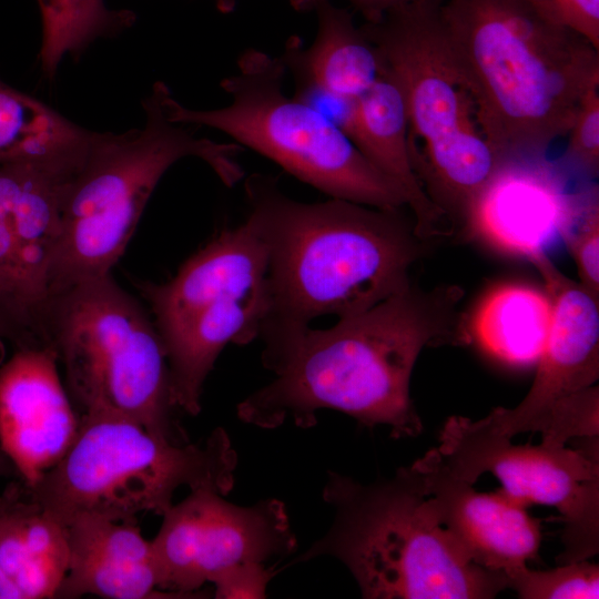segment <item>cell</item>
Here are the masks:
<instances>
[{"instance_id":"cb8c5ba5","label":"cell","mask_w":599,"mask_h":599,"mask_svg":"<svg viewBox=\"0 0 599 599\" xmlns=\"http://www.w3.org/2000/svg\"><path fill=\"white\" fill-rule=\"evenodd\" d=\"M42 18L39 59L42 70L53 77L67 54L83 50L100 37L126 28L130 11L109 9L103 0H37Z\"/></svg>"},{"instance_id":"6da1fadb","label":"cell","mask_w":599,"mask_h":599,"mask_svg":"<svg viewBox=\"0 0 599 599\" xmlns=\"http://www.w3.org/2000/svg\"><path fill=\"white\" fill-rule=\"evenodd\" d=\"M463 296L458 285L424 288L413 281L329 328L261 335L262 363L274 378L237 405L238 418L264 429L286 420L309 428L318 410L334 409L368 427H389L396 438L418 436L412 373L424 348L469 342Z\"/></svg>"},{"instance_id":"7a4b0ae2","label":"cell","mask_w":599,"mask_h":599,"mask_svg":"<svg viewBox=\"0 0 599 599\" xmlns=\"http://www.w3.org/2000/svg\"><path fill=\"white\" fill-rule=\"evenodd\" d=\"M244 190L245 221L267 250L271 307L260 336L370 308L413 282L412 268L433 245L406 206L298 202L263 174L250 175Z\"/></svg>"},{"instance_id":"4dcf8cb0","label":"cell","mask_w":599,"mask_h":599,"mask_svg":"<svg viewBox=\"0 0 599 599\" xmlns=\"http://www.w3.org/2000/svg\"><path fill=\"white\" fill-rule=\"evenodd\" d=\"M274 576L265 564H244L222 575L212 585L220 599L265 598L268 581Z\"/></svg>"},{"instance_id":"2e32d148","label":"cell","mask_w":599,"mask_h":599,"mask_svg":"<svg viewBox=\"0 0 599 599\" xmlns=\"http://www.w3.org/2000/svg\"><path fill=\"white\" fill-rule=\"evenodd\" d=\"M413 465L435 517L468 560L505 573L537 557L540 522L525 505L501 489L477 491L448 470L435 449Z\"/></svg>"},{"instance_id":"3957f363","label":"cell","mask_w":599,"mask_h":599,"mask_svg":"<svg viewBox=\"0 0 599 599\" xmlns=\"http://www.w3.org/2000/svg\"><path fill=\"white\" fill-rule=\"evenodd\" d=\"M440 17L504 166L547 158L599 85V49L528 0H443Z\"/></svg>"},{"instance_id":"8fae6325","label":"cell","mask_w":599,"mask_h":599,"mask_svg":"<svg viewBox=\"0 0 599 599\" xmlns=\"http://www.w3.org/2000/svg\"><path fill=\"white\" fill-rule=\"evenodd\" d=\"M435 448L454 475L474 484L487 471L526 507H555L564 522L561 564L588 560L599 550V461L565 446L514 445L478 420L451 416Z\"/></svg>"},{"instance_id":"5b68a950","label":"cell","mask_w":599,"mask_h":599,"mask_svg":"<svg viewBox=\"0 0 599 599\" xmlns=\"http://www.w3.org/2000/svg\"><path fill=\"white\" fill-rule=\"evenodd\" d=\"M142 128L120 134L93 132L65 184L59 233L48 275L49 302L87 280L111 274L164 173L179 160L205 162L227 186L244 175L237 144L197 138L171 121L162 82L143 102Z\"/></svg>"},{"instance_id":"9c48e42d","label":"cell","mask_w":599,"mask_h":599,"mask_svg":"<svg viewBox=\"0 0 599 599\" xmlns=\"http://www.w3.org/2000/svg\"><path fill=\"white\" fill-rule=\"evenodd\" d=\"M283 59L250 50L222 88L231 103L190 109L162 83L167 118L209 126L271 159L290 174L334 199L379 209L404 207L400 189L384 175L336 125L283 90Z\"/></svg>"},{"instance_id":"7c38bea8","label":"cell","mask_w":599,"mask_h":599,"mask_svg":"<svg viewBox=\"0 0 599 599\" xmlns=\"http://www.w3.org/2000/svg\"><path fill=\"white\" fill-rule=\"evenodd\" d=\"M151 540L160 589L194 598L200 588L244 564H265L295 551L297 540L284 502L238 506L210 489L190 495L162 516Z\"/></svg>"},{"instance_id":"52a82bcc","label":"cell","mask_w":599,"mask_h":599,"mask_svg":"<svg viewBox=\"0 0 599 599\" xmlns=\"http://www.w3.org/2000/svg\"><path fill=\"white\" fill-rule=\"evenodd\" d=\"M236 465L222 427L202 443L173 444L130 417L91 410L80 415L77 436L60 461L24 486L63 526L80 515L136 522L142 514L162 517L184 486L226 496Z\"/></svg>"},{"instance_id":"30bf717a","label":"cell","mask_w":599,"mask_h":599,"mask_svg":"<svg viewBox=\"0 0 599 599\" xmlns=\"http://www.w3.org/2000/svg\"><path fill=\"white\" fill-rule=\"evenodd\" d=\"M140 290L164 346L174 402L195 416L224 347L260 337L271 307L266 246L244 221L215 234L171 280Z\"/></svg>"},{"instance_id":"e0dca14e","label":"cell","mask_w":599,"mask_h":599,"mask_svg":"<svg viewBox=\"0 0 599 599\" xmlns=\"http://www.w3.org/2000/svg\"><path fill=\"white\" fill-rule=\"evenodd\" d=\"M68 566L57 598H175L160 589L151 540L136 522L80 515L67 525Z\"/></svg>"},{"instance_id":"d4e9b609","label":"cell","mask_w":599,"mask_h":599,"mask_svg":"<svg viewBox=\"0 0 599 599\" xmlns=\"http://www.w3.org/2000/svg\"><path fill=\"white\" fill-rule=\"evenodd\" d=\"M508 588L521 599H589L599 597V567L589 560L562 564L550 570L527 565L505 572Z\"/></svg>"},{"instance_id":"7402d4cb","label":"cell","mask_w":599,"mask_h":599,"mask_svg":"<svg viewBox=\"0 0 599 599\" xmlns=\"http://www.w3.org/2000/svg\"><path fill=\"white\" fill-rule=\"evenodd\" d=\"M30 161L0 164V316L20 346L45 344V311L26 278L16 227Z\"/></svg>"},{"instance_id":"d6a6232c","label":"cell","mask_w":599,"mask_h":599,"mask_svg":"<svg viewBox=\"0 0 599 599\" xmlns=\"http://www.w3.org/2000/svg\"><path fill=\"white\" fill-rule=\"evenodd\" d=\"M12 475H17V471L0 446V477H7Z\"/></svg>"},{"instance_id":"ffe728a7","label":"cell","mask_w":599,"mask_h":599,"mask_svg":"<svg viewBox=\"0 0 599 599\" xmlns=\"http://www.w3.org/2000/svg\"><path fill=\"white\" fill-rule=\"evenodd\" d=\"M317 33L307 49L291 44L283 58L294 75L345 98L356 100L383 72L377 48L352 14L327 0H314Z\"/></svg>"},{"instance_id":"ac0fdd59","label":"cell","mask_w":599,"mask_h":599,"mask_svg":"<svg viewBox=\"0 0 599 599\" xmlns=\"http://www.w3.org/2000/svg\"><path fill=\"white\" fill-rule=\"evenodd\" d=\"M65 526L11 481L0 494V599H51L67 572Z\"/></svg>"},{"instance_id":"ba28073f","label":"cell","mask_w":599,"mask_h":599,"mask_svg":"<svg viewBox=\"0 0 599 599\" xmlns=\"http://www.w3.org/2000/svg\"><path fill=\"white\" fill-rule=\"evenodd\" d=\"M45 336L82 413H118L170 443H189L154 322L111 274L53 297Z\"/></svg>"},{"instance_id":"277c9868","label":"cell","mask_w":599,"mask_h":599,"mask_svg":"<svg viewBox=\"0 0 599 599\" xmlns=\"http://www.w3.org/2000/svg\"><path fill=\"white\" fill-rule=\"evenodd\" d=\"M327 532L294 564L333 557L367 599H490L508 588L504 572L460 551L435 517L414 465L372 484L327 471Z\"/></svg>"},{"instance_id":"83f0119b","label":"cell","mask_w":599,"mask_h":599,"mask_svg":"<svg viewBox=\"0 0 599 599\" xmlns=\"http://www.w3.org/2000/svg\"><path fill=\"white\" fill-rule=\"evenodd\" d=\"M568 143L562 163L586 179L599 172V85L583 97L567 133Z\"/></svg>"},{"instance_id":"8992f818","label":"cell","mask_w":599,"mask_h":599,"mask_svg":"<svg viewBox=\"0 0 599 599\" xmlns=\"http://www.w3.org/2000/svg\"><path fill=\"white\" fill-rule=\"evenodd\" d=\"M441 1L402 4L362 28L402 90L419 182L444 217L463 227L504 162L449 49Z\"/></svg>"},{"instance_id":"603a6c76","label":"cell","mask_w":599,"mask_h":599,"mask_svg":"<svg viewBox=\"0 0 599 599\" xmlns=\"http://www.w3.org/2000/svg\"><path fill=\"white\" fill-rule=\"evenodd\" d=\"M91 132L0 80V164L79 155Z\"/></svg>"},{"instance_id":"4316f807","label":"cell","mask_w":599,"mask_h":599,"mask_svg":"<svg viewBox=\"0 0 599 599\" xmlns=\"http://www.w3.org/2000/svg\"><path fill=\"white\" fill-rule=\"evenodd\" d=\"M541 434V444L554 447L565 446L566 441L573 437H598V386H590L558 402L551 409Z\"/></svg>"},{"instance_id":"9a60e30c","label":"cell","mask_w":599,"mask_h":599,"mask_svg":"<svg viewBox=\"0 0 599 599\" xmlns=\"http://www.w3.org/2000/svg\"><path fill=\"white\" fill-rule=\"evenodd\" d=\"M586 190L568 192L547 158L512 162L485 189L461 229L495 252L528 260L560 238Z\"/></svg>"},{"instance_id":"f1b7e54d","label":"cell","mask_w":599,"mask_h":599,"mask_svg":"<svg viewBox=\"0 0 599 599\" xmlns=\"http://www.w3.org/2000/svg\"><path fill=\"white\" fill-rule=\"evenodd\" d=\"M548 19L587 39L599 49V0H528Z\"/></svg>"},{"instance_id":"4fadbf2b","label":"cell","mask_w":599,"mask_h":599,"mask_svg":"<svg viewBox=\"0 0 599 599\" xmlns=\"http://www.w3.org/2000/svg\"><path fill=\"white\" fill-rule=\"evenodd\" d=\"M528 261L542 278L552 306L547 342L522 400L478 419L490 433L510 439L520 433H541L558 402L593 386L599 378V298L564 274L546 252Z\"/></svg>"},{"instance_id":"f546056e","label":"cell","mask_w":599,"mask_h":599,"mask_svg":"<svg viewBox=\"0 0 599 599\" xmlns=\"http://www.w3.org/2000/svg\"><path fill=\"white\" fill-rule=\"evenodd\" d=\"M295 82L293 97L314 109L352 140L356 100L336 94L303 77L295 75Z\"/></svg>"},{"instance_id":"5bb4252c","label":"cell","mask_w":599,"mask_h":599,"mask_svg":"<svg viewBox=\"0 0 599 599\" xmlns=\"http://www.w3.org/2000/svg\"><path fill=\"white\" fill-rule=\"evenodd\" d=\"M49 345H28L0 366V446L19 479L32 486L72 445L75 413Z\"/></svg>"},{"instance_id":"d6986e66","label":"cell","mask_w":599,"mask_h":599,"mask_svg":"<svg viewBox=\"0 0 599 599\" xmlns=\"http://www.w3.org/2000/svg\"><path fill=\"white\" fill-rule=\"evenodd\" d=\"M352 141L400 189L418 234L430 240L437 237L444 215L426 194L414 170L405 100L385 67L373 85L356 99Z\"/></svg>"},{"instance_id":"44dd1931","label":"cell","mask_w":599,"mask_h":599,"mask_svg":"<svg viewBox=\"0 0 599 599\" xmlns=\"http://www.w3.org/2000/svg\"><path fill=\"white\" fill-rule=\"evenodd\" d=\"M552 306L545 290L522 282L490 288L470 316L469 341L490 357L516 367L536 365L547 342Z\"/></svg>"},{"instance_id":"484cf974","label":"cell","mask_w":599,"mask_h":599,"mask_svg":"<svg viewBox=\"0 0 599 599\" xmlns=\"http://www.w3.org/2000/svg\"><path fill=\"white\" fill-rule=\"evenodd\" d=\"M560 240L575 262L579 283L599 298V194L593 183Z\"/></svg>"},{"instance_id":"836d02e7","label":"cell","mask_w":599,"mask_h":599,"mask_svg":"<svg viewBox=\"0 0 599 599\" xmlns=\"http://www.w3.org/2000/svg\"><path fill=\"white\" fill-rule=\"evenodd\" d=\"M0 337L10 338L20 345L19 338L8 323L0 316Z\"/></svg>"},{"instance_id":"1f68e13d","label":"cell","mask_w":599,"mask_h":599,"mask_svg":"<svg viewBox=\"0 0 599 599\" xmlns=\"http://www.w3.org/2000/svg\"><path fill=\"white\" fill-rule=\"evenodd\" d=\"M314 0H312L313 2ZM349 1L366 19V22L378 20L388 10L423 0H347Z\"/></svg>"}]
</instances>
